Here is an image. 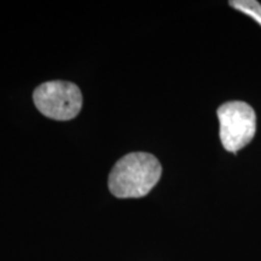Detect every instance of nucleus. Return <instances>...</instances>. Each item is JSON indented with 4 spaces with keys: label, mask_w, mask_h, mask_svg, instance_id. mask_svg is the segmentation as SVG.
Segmentation results:
<instances>
[{
    "label": "nucleus",
    "mask_w": 261,
    "mask_h": 261,
    "mask_svg": "<svg viewBox=\"0 0 261 261\" xmlns=\"http://www.w3.org/2000/svg\"><path fill=\"white\" fill-rule=\"evenodd\" d=\"M162 174L159 160L148 152H130L115 163L109 174V190L119 198L148 195Z\"/></svg>",
    "instance_id": "1"
},
{
    "label": "nucleus",
    "mask_w": 261,
    "mask_h": 261,
    "mask_svg": "<svg viewBox=\"0 0 261 261\" xmlns=\"http://www.w3.org/2000/svg\"><path fill=\"white\" fill-rule=\"evenodd\" d=\"M217 114L220 140L225 150L236 154L252 142L256 130V116L249 104L232 100L219 107Z\"/></svg>",
    "instance_id": "3"
},
{
    "label": "nucleus",
    "mask_w": 261,
    "mask_h": 261,
    "mask_svg": "<svg viewBox=\"0 0 261 261\" xmlns=\"http://www.w3.org/2000/svg\"><path fill=\"white\" fill-rule=\"evenodd\" d=\"M233 9L252 17L261 25V4L255 0H232L228 3Z\"/></svg>",
    "instance_id": "4"
},
{
    "label": "nucleus",
    "mask_w": 261,
    "mask_h": 261,
    "mask_svg": "<svg viewBox=\"0 0 261 261\" xmlns=\"http://www.w3.org/2000/svg\"><path fill=\"white\" fill-rule=\"evenodd\" d=\"M35 107L42 115L58 121H68L79 114L83 94L76 85L69 81H47L33 93Z\"/></svg>",
    "instance_id": "2"
}]
</instances>
